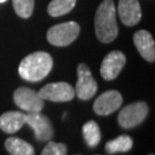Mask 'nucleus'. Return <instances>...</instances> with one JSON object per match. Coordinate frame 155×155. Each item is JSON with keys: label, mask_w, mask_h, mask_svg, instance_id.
<instances>
[{"label": "nucleus", "mask_w": 155, "mask_h": 155, "mask_svg": "<svg viewBox=\"0 0 155 155\" xmlns=\"http://www.w3.org/2000/svg\"><path fill=\"white\" fill-rule=\"evenodd\" d=\"M95 35L101 43H111L118 35L116 22V8L114 0H104L94 16Z\"/></svg>", "instance_id": "obj_1"}, {"label": "nucleus", "mask_w": 155, "mask_h": 155, "mask_svg": "<svg viewBox=\"0 0 155 155\" xmlns=\"http://www.w3.org/2000/svg\"><path fill=\"white\" fill-rule=\"evenodd\" d=\"M53 68V59L46 52H35L27 55L18 66L20 76L27 82L43 81Z\"/></svg>", "instance_id": "obj_2"}, {"label": "nucleus", "mask_w": 155, "mask_h": 155, "mask_svg": "<svg viewBox=\"0 0 155 155\" xmlns=\"http://www.w3.org/2000/svg\"><path fill=\"white\" fill-rule=\"evenodd\" d=\"M79 31H81L79 24L74 21L60 23L50 28V30L47 31V40L50 44L54 46L59 47L68 46L76 40Z\"/></svg>", "instance_id": "obj_3"}, {"label": "nucleus", "mask_w": 155, "mask_h": 155, "mask_svg": "<svg viewBox=\"0 0 155 155\" xmlns=\"http://www.w3.org/2000/svg\"><path fill=\"white\" fill-rule=\"evenodd\" d=\"M147 115L148 105L144 101H138L123 107L118 114L117 121L123 129H132L144 122Z\"/></svg>", "instance_id": "obj_4"}, {"label": "nucleus", "mask_w": 155, "mask_h": 155, "mask_svg": "<svg viewBox=\"0 0 155 155\" xmlns=\"http://www.w3.org/2000/svg\"><path fill=\"white\" fill-rule=\"evenodd\" d=\"M98 84L92 76L90 68L85 63H81L77 67V83L75 87V95L81 100H90L97 93Z\"/></svg>", "instance_id": "obj_5"}, {"label": "nucleus", "mask_w": 155, "mask_h": 155, "mask_svg": "<svg viewBox=\"0 0 155 155\" xmlns=\"http://www.w3.org/2000/svg\"><path fill=\"white\" fill-rule=\"evenodd\" d=\"M15 105L27 113H37L44 108V99L39 95L38 92L29 87H18L13 94Z\"/></svg>", "instance_id": "obj_6"}, {"label": "nucleus", "mask_w": 155, "mask_h": 155, "mask_svg": "<svg viewBox=\"0 0 155 155\" xmlns=\"http://www.w3.org/2000/svg\"><path fill=\"white\" fill-rule=\"evenodd\" d=\"M25 124L35 132V138L38 141H48L54 136V129L51 120L40 111L25 114Z\"/></svg>", "instance_id": "obj_7"}, {"label": "nucleus", "mask_w": 155, "mask_h": 155, "mask_svg": "<svg viewBox=\"0 0 155 155\" xmlns=\"http://www.w3.org/2000/svg\"><path fill=\"white\" fill-rule=\"evenodd\" d=\"M38 93L44 100L52 102H67L75 98V89L66 82L47 84L40 89Z\"/></svg>", "instance_id": "obj_8"}, {"label": "nucleus", "mask_w": 155, "mask_h": 155, "mask_svg": "<svg viewBox=\"0 0 155 155\" xmlns=\"http://www.w3.org/2000/svg\"><path fill=\"white\" fill-rule=\"evenodd\" d=\"M123 104L122 94L116 90L106 91L95 99L93 104V110L97 115L107 116L116 111Z\"/></svg>", "instance_id": "obj_9"}, {"label": "nucleus", "mask_w": 155, "mask_h": 155, "mask_svg": "<svg viewBox=\"0 0 155 155\" xmlns=\"http://www.w3.org/2000/svg\"><path fill=\"white\" fill-rule=\"evenodd\" d=\"M125 55L121 51H113L108 53L102 60L100 67V74L106 81H113L120 75L123 67L125 66Z\"/></svg>", "instance_id": "obj_10"}, {"label": "nucleus", "mask_w": 155, "mask_h": 155, "mask_svg": "<svg viewBox=\"0 0 155 155\" xmlns=\"http://www.w3.org/2000/svg\"><path fill=\"white\" fill-rule=\"evenodd\" d=\"M117 13L121 22L127 27H133L141 20V7L138 0H118Z\"/></svg>", "instance_id": "obj_11"}, {"label": "nucleus", "mask_w": 155, "mask_h": 155, "mask_svg": "<svg viewBox=\"0 0 155 155\" xmlns=\"http://www.w3.org/2000/svg\"><path fill=\"white\" fill-rule=\"evenodd\" d=\"M133 43L136 45L139 54L146 61H155V44L153 36L146 30H139L133 36Z\"/></svg>", "instance_id": "obj_12"}, {"label": "nucleus", "mask_w": 155, "mask_h": 155, "mask_svg": "<svg viewBox=\"0 0 155 155\" xmlns=\"http://www.w3.org/2000/svg\"><path fill=\"white\" fill-rule=\"evenodd\" d=\"M25 124V114L22 111H6L0 116V130L5 133L13 134Z\"/></svg>", "instance_id": "obj_13"}, {"label": "nucleus", "mask_w": 155, "mask_h": 155, "mask_svg": "<svg viewBox=\"0 0 155 155\" xmlns=\"http://www.w3.org/2000/svg\"><path fill=\"white\" fill-rule=\"evenodd\" d=\"M5 147L11 155H35V148L32 146L17 137L6 139Z\"/></svg>", "instance_id": "obj_14"}, {"label": "nucleus", "mask_w": 155, "mask_h": 155, "mask_svg": "<svg viewBox=\"0 0 155 155\" xmlns=\"http://www.w3.org/2000/svg\"><path fill=\"white\" fill-rule=\"evenodd\" d=\"M133 140L130 136L122 134L115 139H111L107 141L105 145V150L108 154H115V153H125L132 150Z\"/></svg>", "instance_id": "obj_15"}, {"label": "nucleus", "mask_w": 155, "mask_h": 155, "mask_svg": "<svg viewBox=\"0 0 155 155\" xmlns=\"http://www.w3.org/2000/svg\"><path fill=\"white\" fill-rule=\"evenodd\" d=\"M77 0H52L47 6V13L52 17L66 15L76 5Z\"/></svg>", "instance_id": "obj_16"}, {"label": "nucleus", "mask_w": 155, "mask_h": 155, "mask_svg": "<svg viewBox=\"0 0 155 155\" xmlns=\"http://www.w3.org/2000/svg\"><path fill=\"white\" fill-rule=\"evenodd\" d=\"M83 137L86 145L93 148L98 146L101 140V131L100 127L94 121H89L83 125Z\"/></svg>", "instance_id": "obj_17"}, {"label": "nucleus", "mask_w": 155, "mask_h": 155, "mask_svg": "<svg viewBox=\"0 0 155 155\" xmlns=\"http://www.w3.org/2000/svg\"><path fill=\"white\" fill-rule=\"evenodd\" d=\"M15 13L22 18H29L32 15L35 0H13Z\"/></svg>", "instance_id": "obj_18"}, {"label": "nucleus", "mask_w": 155, "mask_h": 155, "mask_svg": "<svg viewBox=\"0 0 155 155\" xmlns=\"http://www.w3.org/2000/svg\"><path fill=\"white\" fill-rule=\"evenodd\" d=\"M40 155H67V146L62 143H54L48 140Z\"/></svg>", "instance_id": "obj_19"}, {"label": "nucleus", "mask_w": 155, "mask_h": 155, "mask_svg": "<svg viewBox=\"0 0 155 155\" xmlns=\"http://www.w3.org/2000/svg\"><path fill=\"white\" fill-rule=\"evenodd\" d=\"M7 0H0V4H4V2H6Z\"/></svg>", "instance_id": "obj_20"}, {"label": "nucleus", "mask_w": 155, "mask_h": 155, "mask_svg": "<svg viewBox=\"0 0 155 155\" xmlns=\"http://www.w3.org/2000/svg\"><path fill=\"white\" fill-rule=\"evenodd\" d=\"M150 155H154V154H150Z\"/></svg>", "instance_id": "obj_21"}]
</instances>
